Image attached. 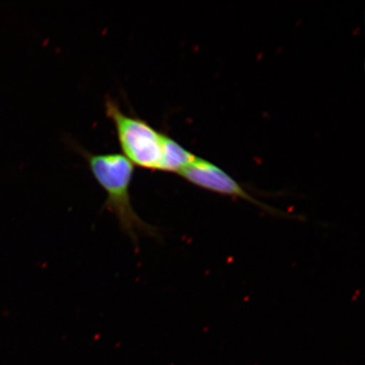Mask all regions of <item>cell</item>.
Segmentation results:
<instances>
[{
  "label": "cell",
  "instance_id": "cell-1",
  "mask_svg": "<svg viewBox=\"0 0 365 365\" xmlns=\"http://www.w3.org/2000/svg\"><path fill=\"white\" fill-rule=\"evenodd\" d=\"M80 153L88 163L90 170L107 194L104 207L116 217L122 230L137 245L139 235L157 236L156 228L148 225L132 205L130 186L134 165L120 153L93 154L83 148Z\"/></svg>",
  "mask_w": 365,
  "mask_h": 365
},
{
  "label": "cell",
  "instance_id": "cell-2",
  "mask_svg": "<svg viewBox=\"0 0 365 365\" xmlns=\"http://www.w3.org/2000/svg\"><path fill=\"white\" fill-rule=\"evenodd\" d=\"M105 109L115 127L123 155L133 165L163 172L167 135L155 129L147 121L125 113L110 98H107Z\"/></svg>",
  "mask_w": 365,
  "mask_h": 365
},
{
  "label": "cell",
  "instance_id": "cell-3",
  "mask_svg": "<svg viewBox=\"0 0 365 365\" xmlns=\"http://www.w3.org/2000/svg\"><path fill=\"white\" fill-rule=\"evenodd\" d=\"M179 175L200 188L243 199L258 205L264 211L277 213L276 210L252 197V195H250L234 178L207 160L196 158L194 162L179 173Z\"/></svg>",
  "mask_w": 365,
  "mask_h": 365
},
{
  "label": "cell",
  "instance_id": "cell-4",
  "mask_svg": "<svg viewBox=\"0 0 365 365\" xmlns=\"http://www.w3.org/2000/svg\"><path fill=\"white\" fill-rule=\"evenodd\" d=\"M197 158L190 150L182 148L176 140L167 135L164 143L163 172L179 175Z\"/></svg>",
  "mask_w": 365,
  "mask_h": 365
}]
</instances>
